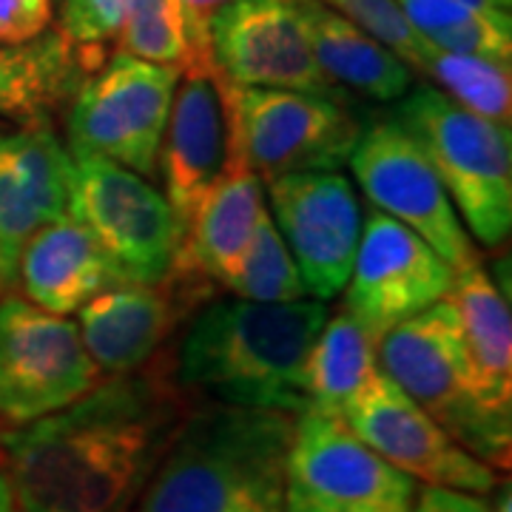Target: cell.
<instances>
[{
	"label": "cell",
	"mask_w": 512,
	"mask_h": 512,
	"mask_svg": "<svg viewBox=\"0 0 512 512\" xmlns=\"http://www.w3.org/2000/svg\"><path fill=\"white\" fill-rule=\"evenodd\" d=\"M416 72L430 80L433 89L447 94L461 109L473 111L498 126H510L512 120V74L510 66H498L484 57L456 55L436 49L433 43L424 49Z\"/></svg>",
	"instance_id": "27"
},
{
	"label": "cell",
	"mask_w": 512,
	"mask_h": 512,
	"mask_svg": "<svg viewBox=\"0 0 512 512\" xmlns=\"http://www.w3.org/2000/svg\"><path fill=\"white\" fill-rule=\"evenodd\" d=\"M225 291L259 305H282L308 296L291 251L268 211L256 225L251 245L239 259L237 271L225 282Z\"/></svg>",
	"instance_id": "28"
},
{
	"label": "cell",
	"mask_w": 512,
	"mask_h": 512,
	"mask_svg": "<svg viewBox=\"0 0 512 512\" xmlns=\"http://www.w3.org/2000/svg\"><path fill=\"white\" fill-rule=\"evenodd\" d=\"M450 299L461 319L478 396L498 419L512 421V313L507 296L481 265L458 271Z\"/></svg>",
	"instance_id": "22"
},
{
	"label": "cell",
	"mask_w": 512,
	"mask_h": 512,
	"mask_svg": "<svg viewBox=\"0 0 512 512\" xmlns=\"http://www.w3.org/2000/svg\"><path fill=\"white\" fill-rule=\"evenodd\" d=\"M274 225L299 268L305 293L328 302L345 291L362 239V205L348 177L302 171L265 183Z\"/></svg>",
	"instance_id": "15"
},
{
	"label": "cell",
	"mask_w": 512,
	"mask_h": 512,
	"mask_svg": "<svg viewBox=\"0 0 512 512\" xmlns=\"http://www.w3.org/2000/svg\"><path fill=\"white\" fill-rule=\"evenodd\" d=\"M348 163L376 211L424 239L456 274L476 265L473 237L447 197L439 174L393 117L362 128Z\"/></svg>",
	"instance_id": "11"
},
{
	"label": "cell",
	"mask_w": 512,
	"mask_h": 512,
	"mask_svg": "<svg viewBox=\"0 0 512 512\" xmlns=\"http://www.w3.org/2000/svg\"><path fill=\"white\" fill-rule=\"evenodd\" d=\"M57 35L63 37L80 60L86 77L97 72L111 57V46L117 43L126 0H57Z\"/></svg>",
	"instance_id": "29"
},
{
	"label": "cell",
	"mask_w": 512,
	"mask_h": 512,
	"mask_svg": "<svg viewBox=\"0 0 512 512\" xmlns=\"http://www.w3.org/2000/svg\"><path fill=\"white\" fill-rule=\"evenodd\" d=\"M117 46L126 55L180 69V74L214 66L208 32L194 29L183 0H126Z\"/></svg>",
	"instance_id": "26"
},
{
	"label": "cell",
	"mask_w": 512,
	"mask_h": 512,
	"mask_svg": "<svg viewBox=\"0 0 512 512\" xmlns=\"http://www.w3.org/2000/svg\"><path fill=\"white\" fill-rule=\"evenodd\" d=\"M55 0H0V46H20L49 32Z\"/></svg>",
	"instance_id": "31"
},
{
	"label": "cell",
	"mask_w": 512,
	"mask_h": 512,
	"mask_svg": "<svg viewBox=\"0 0 512 512\" xmlns=\"http://www.w3.org/2000/svg\"><path fill=\"white\" fill-rule=\"evenodd\" d=\"M0 512H18V504H15V495H12V487L0 470Z\"/></svg>",
	"instance_id": "34"
},
{
	"label": "cell",
	"mask_w": 512,
	"mask_h": 512,
	"mask_svg": "<svg viewBox=\"0 0 512 512\" xmlns=\"http://www.w3.org/2000/svg\"><path fill=\"white\" fill-rule=\"evenodd\" d=\"M242 160L262 185L285 174L336 171L348 163L362 123L348 103L282 89H231Z\"/></svg>",
	"instance_id": "10"
},
{
	"label": "cell",
	"mask_w": 512,
	"mask_h": 512,
	"mask_svg": "<svg viewBox=\"0 0 512 512\" xmlns=\"http://www.w3.org/2000/svg\"><path fill=\"white\" fill-rule=\"evenodd\" d=\"M419 481L390 467L345 419L299 413L282 512H413Z\"/></svg>",
	"instance_id": "8"
},
{
	"label": "cell",
	"mask_w": 512,
	"mask_h": 512,
	"mask_svg": "<svg viewBox=\"0 0 512 512\" xmlns=\"http://www.w3.org/2000/svg\"><path fill=\"white\" fill-rule=\"evenodd\" d=\"M83 80L80 60L57 32L0 46V117L23 128L52 126Z\"/></svg>",
	"instance_id": "23"
},
{
	"label": "cell",
	"mask_w": 512,
	"mask_h": 512,
	"mask_svg": "<svg viewBox=\"0 0 512 512\" xmlns=\"http://www.w3.org/2000/svg\"><path fill=\"white\" fill-rule=\"evenodd\" d=\"M3 134H6V131H3V126H0V137H3Z\"/></svg>",
	"instance_id": "36"
},
{
	"label": "cell",
	"mask_w": 512,
	"mask_h": 512,
	"mask_svg": "<svg viewBox=\"0 0 512 512\" xmlns=\"http://www.w3.org/2000/svg\"><path fill=\"white\" fill-rule=\"evenodd\" d=\"M188 311L168 282H114L77 311V330L100 373L117 376L151 365Z\"/></svg>",
	"instance_id": "19"
},
{
	"label": "cell",
	"mask_w": 512,
	"mask_h": 512,
	"mask_svg": "<svg viewBox=\"0 0 512 512\" xmlns=\"http://www.w3.org/2000/svg\"><path fill=\"white\" fill-rule=\"evenodd\" d=\"M427 43L512 66V0H396Z\"/></svg>",
	"instance_id": "24"
},
{
	"label": "cell",
	"mask_w": 512,
	"mask_h": 512,
	"mask_svg": "<svg viewBox=\"0 0 512 512\" xmlns=\"http://www.w3.org/2000/svg\"><path fill=\"white\" fill-rule=\"evenodd\" d=\"M72 154L52 126L0 137V296L18 288L23 248L69 211Z\"/></svg>",
	"instance_id": "17"
},
{
	"label": "cell",
	"mask_w": 512,
	"mask_h": 512,
	"mask_svg": "<svg viewBox=\"0 0 512 512\" xmlns=\"http://www.w3.org/2000/svg\"><path fill=\"white\" fill-rule=\"evenodd\" d=\"M376 362L467 453L493 470H510L512 421L498 419L478 396L450 296L387 330L376 345Z\"/></svg>",
	"instance_id": "4"
},
{
	"label": "cell",
	"mask_w": 512,
	"mask_h": 512,
	"mask_svg": "<svg viewBox=\"0 0 512 512\" xmlns=\"http://www.w3.org/2000/svg\"><path fill=\"white\" fill-rule=\"evenodd\" d=\"M214 69L234 86L319 94L348 103L313 57L293 0H228L208 18Z\"/></svg>",
	"instance_id": "13"
},
{
	"label": "cell",
	"mask_w": 512,
	"mask_h": 512,
	"mask_svg": "<svg viewBox=\"0 0 512 512\" xmlns=\"http://www.w3.org/2000/svg\"><path fill=\"white\" fill-rule=\"evenodd\" d=\"M293 427L276 410H188L131 512H282Z\"/></svg>",
	"instance_id": "3"
},
{
	"label": "cell",
	"mask_w": 512,
	"mask_h": 512,
	"mask_svg": "<svg viewBox=\"0 0 512 512\" xmlns=\"http://www.w3.org/2000/svg\"><path fill=\"white\" fill-rule=\"evenodd\" d=\"M180 77L183 86L174 92L157 165L177 225V239L183 237L208 194L222 183L228 168L242 160L231 103L234 83L214 66L188 69Z\"/></svg>",
	"instance_id": "14"
},
{
	"label": "cell",
	"mask_w": 512,
	"mask_h": 512,
	"mask_svg": "<svg viewBox=\"0 0 512 512\" xmlns=\"http://www.w3.org/2000/svg\"><path fill=\"white\" fill-rule=\"evenodd\" d=\"M456 271L402 222L373 211L362 228L345 311L379 342L387 330L450 296Z\"/></svg>",
	"instance_id": "16"
},
{
	"label": "cell",
	"mask_w": 512,
	"mask_h": 512,
	"mask_svg": "<svg viewBox=\"0 0 512 512\" xmlns=\"http://www.w3.org/2000/svg\"><path fill=\"white\" fill-rule=\"evenodd\" d=\"M325 3L333 6L339 15H345L353 26H359L365 35L379 40L384 49H390L402 63L410 66V72L419 69L424 49L430 43L410 26L396 0H325Z\"/></svg>",
	"instance_id": "30"
},
{
	"label": "cell",
	"mask_w": 512,
	"mask_h": 512,
	"mask_svg": "<svg viewBox=\"0 0 512 512\" xmlns=\"http://www.w3.org/2000/svg\"><path fill=\"white\" fill-rule=\"evenodd\" d=\"M328 316L322 299L282 305L208 299L168 362L171 382L202 404L299 416L308 356Z\"/></svg>",
	"instance_id": "2"
},
{
	"label": "cell",
	"mask_w": 512,
	"mask_h": 512,
	"mask_svg": "<svg viewBox=\"0 0 512 512\" xmlns=\"http://www.w3.org/2000/svg\"><path fill=\"white\" fill-rule=\"evenodd\" d=\"M100 384V367L66 316L0 296V430L43 419Z\"/></svg>",
	"instance_id": "9"
},
{
	"label": "cell",
	"mask_w": 512,
	"mask_h": 512,
	"mask_svg": "<svg viewBox=\"0 0 512 512\" xmlns=\"http://www.w3.org/2000/svg\"><path fill=\"white\" fill-rule=\"evenodd\" d=\"M72 217L100 245L120 282H163L174 251L177 225L160 188L106 157H72Z\"/></svg>",
	"instance_id": "7"
},
{
	"label": "cell",
	"mask_w": 512,
	"mask_h": 512,
	"mask_svg": "<svg viewBox=\"0 0 512 512\" xmlns=\"http://www.w3.org/2000/svg\"><path fill=\"white\" fill-rule=\"evenodd\" d=\"M313 57L333 86L376 103H393L413 86V72L325 0H293Z\"/></svg>",
	"instance_id": "21"
},
{
	"label": "cell",
	"mask_w": 512,
	"mask_h": 512,
	"mask_svg": "<svg viewBox=\"0 0 512 512\" xmlns=\"http://www.w3.org/2000/svg\"><path fill=\"white\" fill-rule=\"evenodd\" d=\"M350 430L390 467L427 487L456 493H493L498 476L467 453L404 390L376 370L342 413Z\"/></svg>",
	"instance_id": "12"
},
{
	"label": "cell",
	"mask_w": 512,
	"mask_h": 512,
	"mask_svg": "<svg viewBox=\"0 0 512 512\" xmlns=\"http://www.w3.org/2000/svg\"><path fill=\"white\" fill-rule=\"evenodd\" d=\"M413 512H490V507L478 495L441 490V487H424L416 495Z\"/></svg>",
	"instance_id": "32"
},
{
	"label": "cell",
	"mask_w": 512,
	"mask_h": 512,
	"mask_svg": "<svg viewBox=\"0 0 512 512\" xmlns=\"http://www.w3.org/2000/svg\"><path fill=\"white\" fill-rule=\"evenodd\" d=\"M188 399L165 367L100 379L43 419L0 430V470L18 512H131Z\"/></svg>",
	"instance_id": "1"
},
{
	"label": "cell",
	"mask_w": 512,
	"mask_h": 512,
	"mask_svg": "<svg viewBox=\"0 0 512 512\" xmlns=\"http://www.w3.org/2000/svg\"><path fill=\"white\" fill-rule=\"evenodd\" d=\"M376 345L348 311L328 316L305 367V410L342 419L350 399L379 370Z\"/></svg>",
	"instance_id": "25"
},
{
	"label": "cell",
	"mask_w": 512,
	"mask_h": 512,
	"mask_svg": "<svg viewBox=\"0 0 512 512\" xmlns=\"http://www.w3.org/2000/svg\"><path fill=\"white\" fill-rule=\"evenodd\" d=\"M490 512H510V484L504 481L501 487L495 484V501Z\"/></svg>",
	"instance_id": "35"
},
{
	"label": "cell",
	"mask_w": 512,
	"mask_h": 512,
	"mask_svg": "<svg viewBox=\"0 0 512 512\" xmlns=\"http://www.w3.org/2000/svg\"><path fill=\"white\" fill-rule=\"evenodd\" d=\"M180 69L126 52L111 55L72 97L66 117L72 157H106L154 180Z\"/></svg>",
	"instance_id": "6"
},
{
	"label": "cell",
	"mask_w": 512,
	"mask_h": 512,
	"mask_svg": "<svg viewBox=\"0 0 512 512\" xmlns=\"http://www.w3.org/2000/svg\"><path fill=\"white\" fill-rule=\"evenodd\" d=\"M393 103L390 117L439 174L467 234L487 248L504 245L512 231L510 126L461 109L433 86H410Z\"/></svg>",
	"instance_id": "5"
},
{
	"label": "cell",
	"mask_w": 512,
	"mask_h": 512,
	"mask_svg": "<svg viewBox=\"0 0 512 512\" xmlns=\"http://www.w3.org/2000/svg\"><path fill=\"white\" fill-rule=\"evenodd\" d=\"M222 3H228V0H183L188 20H191L194 29H200V32H208V18L220 9Z\"/></svg>",
	"instance_id": "33"
},
{
	"label": "cell",
	"mask_w": 512,
	"mask_h": 512,
	"mask_svg": "<svg viewBox=\"0 0 512 512\" xmlns=\"http://www.w3.org/2000/svg\"><path fill=\"white\" fill-rule=\"evenodd\" d=\"M120 282L92 234L72 214L40 228L23 248L18 285L26 299L55 313H77L92 296Z\"/></svg>",
	"instance_id": "20"
},
{
	"label": "cell",
	"mask_w": 512,
	"mask_h": 512,
	"mask_svg": "<svg viewBox=\"0 0 512 512\" xmlns=\"http://www.w3.org/2000/svg\"><path fill=\"white\" fill-rule=\"evenodd\" d=\"M265 211L259 174L245 160H237L177 239L174 262L163 282L183 296L188 308L205 305L214 291H225Z\"/></svg>",
	"instance_id": "18"
}]
</instances>
